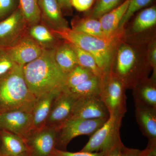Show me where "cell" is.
<instances>
[{"instance_id": "obj_29", "label": "cell", "mask_w": 156, "mask_h": 156, "mask_svg": "<svg viewBox=\"0 0 156 156\" xmlns=\"http://www.w3.org/2000/svg\"><path fill=\"white\" fill-rule=\"evenodd\" d=\"M122 0H98L89 17L99 19L101 16L119 5Z\"/></svg>"}, {"instance_id": "obj_31", "label": "cell", "mask_w": 156, "mask_h": 156, "mask_svg": "<svg viewBox=\"0 0 156 156\" xmlns=\"http://www.w3.org/2000/svg\"><path fill=\"white\" fill-rule=\"evenodd\" d=\"M16 65L6 48L0 47V77L10 71Z\"/></svg>"}, {"instance_id": "obj_36", "label": "cell", "mask_w": 156, "mask_h": 156, "mask_svg": "<svg viewBox=\"0 0 156 156\" xmlns=\"http://www.w3.org/2000/svg\"><path fill=\"white\" fill-rule=\"evenodd\" d=\"M59 5L62 13L65 12L67 14H70L72 11L71 0H56Z\"/></svg>"}, {"instance_id": "obj_38", "label": "cell", "mask_w": 156, "mask_h": 156, "mask_svg": "<svg viewBox=\"0 0 156 156\" xmlns=\"http://www.w3.org/2000/svg\"><path fill=\"white\" fill-rule=\"evenodd\" d=\"M54 156H58V155H56V154H54Z\"/></svg>"}, {"instance_id": "obj_14", "label": "cell", "mask_w": 156, "mask_h": 156, "mask_svg": "<svg viewBox=\"0 0 156 156\" xmlns=\"http://www.w3.org/2000/svg\"><path fill=\"white\" fill-rule=\"evenodd\" d=\"M136 122L143 134L148 140L146 149L156 152V108L134 105Z\"/></svg>"}, {"instance_id": "obj_4", "label": "cell", "mask_w": 156, "mask_h": 156, "mask_svg": "<svg viewBox=\"0 0 156 156\" xmlns=\"http://www.w3.org/2000/svg\"><path fill=\"white\" fill-rule=\"evenodd\" d=\"M149 66L140 63L134 49L130 45L123 44L117 51L111 73L122 82L126 89H132L139 81L147 77Z\"/></svg>"}, {"instance_id": "obj_22", "label": "cell", "mask_w": 156, "mask_h": 156, "mask_svg": "<svg viewBox=\"0 0 156 156\" xmlns=\"http://www.w3.org/2000/svg\"><path fill=\"white\" fill-rule=\"evenodd\" d=\"M71 23L72 29L76 31L101 38L112 39L105 36L99 19L90 17L77 18L73 19Z\"/></svg>"}, {"instance_id": "obj_32", "label": "cell", "mask_w": 156, "mask_h": 156, "mask_svg": "<svg viewBox=\"0 0 156 156\" xmlns=\"http://www.w3.org/2000/svg\"><path fill=\"white\" fill-rule=\"evenodd\" d=\"M17 8L16 0H0V21L8 17Z\"/></svg>"}, {"instance_id": "obj_1", "label": "cell", "mask_w": 156, "mask_h": 156, "mask_svg": "<svg viewBox=\"0 0 156 156\" xmlns=\"http://www.w3.org/2000/svg\"><path fill=\"white\" fill-rule=\"evenodd\" d=\"M53 50H43L41 56L23 66L27 87L37 98L47 92L63 91L66 87L67 75L56 63Z\"/></svg>"}, {"instance_id": "obj_25", "label": "cell", "mask_w": 156, "mask_h": 156, "mask_svg": "<svg viewBox=\"0 0 156 156\" xmlns=\"http://www.w3.org/2000/svg\"><path fill=\"white\" fill-rule=\"evenodd\" d=\"M18 8L28 27L41 21V12L38 0H19Z\"/></svg>"}, {"instance_id": "obj_10", "label": "cell", "mask_w": 156, "mask_h": 156, "mask_svg": "<svg viewBox=\"0 0 156 156\" xmlns=\"http://www.w3.org/2000/svg\"><path fill=\"white\" fill-rule=\"evenodd\" d=\"M77 99L68 89L62 91L53 101L45 126L58 130L71 118Z\"/></svg>"}, {"instance_id": "obj_16", "label": "cell", "mask_w": 156, "mask_h": 156, "mask_svg": "<svg viewBox=\"0 0 156 156\" xmlns=\"http://www.w3.org/2000/svg\"><path fill=\"white\" fill-rule=\"evenodd\" d=\"M62 91H51L37 98L31 112L32 118L33 130L45 127L53 101Z\"/></svg>"}, {"instance_id": "obj_24", "label": "cell", "mask_w": 156, "mask_h": 156, "mask_svg": "<svg viewBox=\"0 0 156 156\" xmlns=\"http://www.w3.org/2000/svg\"><path fill=\"white\" fill-rule=\"evenodd\" d=\"M156 24L155 6L142 10L137 15L132 24V29L134 33H140L152 28Z\"/></svg>"}, {"instance_id": "obj_3", "label": "cell", "mask_w": 156, "mask_h": 156, "mask_svg": "<svg viewBox=\"0 0 156 156\" xmlns=\"http://www.w3.org/2000/svg\"><path fill=\"white\" fill-rule=\"evenodd\" d=\"M52 30L59 39L92 55L103 77L111 73L117 37L101 38L76 31L69 27Z\"/></svg>"}, {"instance_id": "obj_23", "label": "cell", "mask_w": 156, "mask_h": 156, "mask_svg": "<svg viewBox=\"0 0 156 156\" xmlns=\"http://www.w3.org/2000/svg\"><path fill=\"white\" fill-rule=\"evenodd\" d=\"M102 79L93 76L78 86L68 89L77 98L87 96H99L101 91Z\"/></svg>"}, {"instance_id": "obj_9", "label": "cell", "mask_w": 156, "mask_h": 156, "mask_svg": "<svg viewBox=\"0 0 156 156\" xmlns=\"http://www.w3.org/2000/svg\"><path fill=\"white\" fill-rule=\"evenodd\" d=\"M28 28V24L18 7L0 21V47H10L27 33Z\"/></svg>"}, {"instance_id": "obj_2", "label": "cell", "mask_w": 156, "mask_h": 156, "mask_svg": "<svg viewBox=\"0 0 156 156\" xmlns=\"http://www.w3.org/2000/svg\"><path fill=\"white\" fill-rule=\"evenodd\" d=\"M36 99L26 83L23 66L17 64L0 77V113L12 111L31 113Z\"/></svg>"}, {"instance_id": "obj_12", "label": "cell", "mask_w": 156, "mask_h": 156, "mask_svg": "<svg viewBox=\"0 0 156 156\" xmlns=\"http://www.w3.org/2000/svg\"><path fill=\"white\" fill-rule=\"evenodd\" d=\"M0 130L12 132L25 140L33 130L31 114L21 111L0 113Z\"/></svg>"}, {"instance_id": "obj_18", "label": "cell", "mask_w": 156, "mask_h": 156, "mask_svg": "<svg viewBox=\"0 0 156 156\" xmlns=\"http://www.w3.org/2000/svg\"><path fill=\"white\" fill-rule=\"evenodd\" d=\"M134 105H140L156 108V79H143L133 87Z\"/></svg>"}, {"instance_id": "obj_28", "label": "cell", "mask_w": 156, "mask_h": 156, "mask_svg": "<svg viewBox=\"0 0 156 156\" xmlns=\"http://www.w3.org/2000/svg\"><path fill=\"white\" fill-rule=\"evenodd\" d=\"M153 0H129L128 9L118 27V30H122L126 23L129 21L134 14L140 10L146 7Z\"/></svg>"}, {"instance_id": "obj_26", "label": "cell", "mask_w": 156, "mask_h": 156, "mask_svg": "<svg viewBox=\"0 0 156 156\" xmlns=\"http://www.w3.org/2000/svg\"><path fill=\"white\" fill-rule=\"evenodd\" d=\"M72 45L76 54L78 65L89 69L94 75L102 79L103 74L93 56L88 52Z\"/></svg>"}, {"instance_id": "obj_7", "label": "cell", "mask_w": 156, "mask_h": 156, "mask_svg": "<svg viewBox=\"0 0 156 156\" xmlns=\"http://www.w3.org/2000/svg\"><path fill=\"white\" fill-rule=\"evenodd\" d=\"M107 120L69 119L58 129L56 148L66 151L68 145L73 139L81 135L91 136Z\"/></svg>"}, {"instance_id": "obj_35", "label": "cell", "mask_w": 156, "mask_h": 156, "mask_svg": "<svg viewBox=\"0 0 156 156\" xmlns=\"http://www.w3.org/2000/svg\"><path fill=\"white\" fill-rule=\"evenodd\" d=\"M94 0H71L72 7L77 11L83 12L89 10L92 7Z\"/></svg>"}, {"instance_id": "obj_30", "label": "cell", "mask_w": 156, "mask_h": 156, "mask_svg": "<svg viewBox=\"0 0 156 156\" xmlns=\"http://www.w3.org/2000/svg\"><path fill=\"white\" fill-rule=\"evenodd\" d=\"M104 156H144V151L126 147L121 140L105 153Z\"/></svg>"}, {"instance_id": "obj_11", "label": "cell", "mask_w": 156, "mask_h": 156, "mask_svg": "<svg viewBox=\"0 0 156 156\" xmlns=\"http://www.w3.org/2000/svg\"><path fill=\"white\" fill-rule=\"evenodd\" d=\"M109 112L100 96H87L78 98L70 119H108Z\"/></svg>"}, {"instance_id": "obj_6", "label": "cell", "mask_w": 156, "mask_h": 156, "mask_svg": "<svg viewBox=\"0 0 156 156\" xmlns=\"http://www.w3.org/2000/svg\"><path fill=\"white\" fill-rule=\"evenodd\" d=\"M122 117L110 115L103 125L91 136L80 151L106 152L121 141L120 128Z\"/></svg>"}, {"instance_id": "obj_19", "label": "cell", "mask_w": 156, "mask_h": 156, "mask_svg": "<svg viewBox=\"0 0 156 156\" xmlns=\"http://www.w3.org/2000/svg\"><path fill=\"white\" fill-rule=\"evenodd\" d=\"M27 33L43 50H54L61 42L52 29L41 22L28 27Z\"/></svg>"}, {"instance_id": "obj_33", "label": "cell", "mask_w": 156, "mask_h": 156, "mask_svg": "<svg viewBox=\"0 0 156 156\" xmlns=\"http://www.w3.org/2000/svg\"><path fill=\"white\" fill-rule=\"evenodd\" d=\"M54 154L59 156H104V153L102 152H89L80 151L77 152H71L56 148L54 150Z\"/></svg>"}, {"instance_id": "obj_8", "label": "cell", "mask_w": 156, "mask_h": 156, "mask_svg": "<svg viewBox=\"0 0 156 156\" xmlns=\"http://www.w3.org/2000/svg\"><path fill=\"white\" fill-rule=\"evenodd\" d=\"M58 130L45 126L32 130L25 142L30 156H54Z\"/></svg>"}, {"instance_id": "obj_15", "label": "cell", "mask_w": 156, "mask_h": 156, "mask_svg": "<svg viewBox=\"0 0 156 156\" xmlns=\"http://www.w3.org/2000/svg\"><path fill=\"white\" fill-rule=\"evenodd\" d=\"M41 12V21L53 30L69 27L68 23L63 16L56 0H38Z\"/></svg>"}, {"instance_id": "obj_37", "label": "cell", "mask_w": 156, "mask_h": 156, "mask_svg": "<svg viewBox=\"0 0 156 156\" xmlns=\"http://www.w3.org/2000/svg\"><path fill=\"white\" fill-rule=\"evenodd\" d=\"M14 156H30L28 152L23 153Z\"/></svg>"}, {"instance_id": "obj_20", "label": "cell", "mask_w": 156, "mask_h": 156, "mask_svg": "<svg viewBox=\"0 0 156 156\" xmlns=\"http://www.w3.org/2000/svg\"><path fill=\"white\" fill-rule=\"evenodd\" d=\"M0 152L2 156H14L28 152L25 140L21 136L0 130Z\"/></svg>"}, {"instance_id": "obj_5", "label": "cell", "mask_w": 156, "mask_h": 156, "mask_svg": "<svg viewBox=\"0 0 156 156\" xmlns=\"http://www.w3.org/2000/svg\"><path fill=\"white\" fill-rule=\"evenodd\" d=\"M126 89L122 82L112 73L102 78L99 96L110 115L125 116L127 112Z\"/></svg>"}, {"instance_id": "obj_13", "label": "cell", "mask_w": 156, "mask_h": 156, "mask_svg": "<svg viewBox=\"0 0 156 156\" xmlns=\"http://www.w3.org/2000/svg\"><path fill=\"white\" fill-rule=\"evenodd\" d=\"M14 62L24 66L41 56L43 50L27 33L8 48H5Z\"/></svg>"}, {"instance_id": "obj_21", "label": "cell", "mask_w": 156, "mask_h": 156, "mask_svg": "<svg viewBox=\"0 0 156 156\" xmlns=\"http://www.w3.org/2000/svg\"><path fill=\"white\" fill-rule=\"evenodd\" d=\"M54 58L63 72L67 75L78 65L76 54L73 45L64 41L55 49Z\"/></svg>"}, {"instance_id": "obj_27", "label": "cell", "mask_w": 156, "mask_h": 156, "mask_svg": "<svg viewBox=\"0 0 156 156\" xmlns=\"http://www.w3.org/2000/svg\"><path fill=\"white\" fill-rule=\"evenodd\" d=\"M93 76L95 75L91 71L78 65L68 74L66 78V87L68 89L74 88Z\"/></svg>"}, {"instance_id": "obj_34", "label": "cell", "mask_w": 156, "mask_h": 156, "mask_svg": "<svg viewBox=\"0 0 156 156\" xmlns=\"http://www.w3.org/2000/svg\"><path fill=\"white\" fill-rule=\"evenodd\" d=\"M148 64L153 70L152 77L156 78V42L152 43L148 50Z\"/></svg>"}, {"instance_id": "obj_17", "label": "cell", "mask_w": 156, "mask_h": 156, "mask_svg": "<svg viewBox=\"0 0 156 156\" xmlns=\"http://www.w3.org/2000/svg\"><path fill=\"white\" fill-rule=\"evenodd\" d=\"M129 0H125L116 8L104 14L99 18L105 36L108 38L117 37L121 31L118 27L128 9Z\"/></svg>"}, {"instance_id": "obj_39", "label": "cell", "mask_w": 156, "mask_h": 156, "mask_svg": "<svg viewBox=\"0 0 156 156\" xmlns=\"http://www.w3.org/2000/svg\"><path fill=\"white\" fill-rule=\"evenodd\" d=\"M0 156H2V155H1V152H0Z\"/></svg>"}]
</instances>
